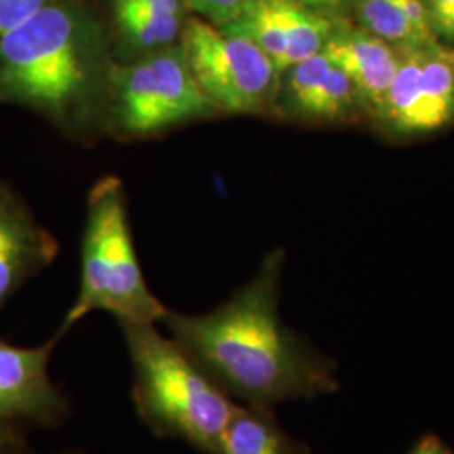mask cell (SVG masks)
I'll return each mask as SVG.
<instances>
[{
    "instance_id": "cell-1",
    "label": "cell",
    "mask_w": 454,
    "mask_h": 454,
    "mask_svg": "<svg viewBox=\"0 0 454 454\" xmlns=\"http://www.w3.org/2000/svg\"><path fill=\"white\" fill-rule=\"evenodd\" d=\"M283 262V251H273L256 276L217 309L202 315L168 309L160 322L231 399L258 411L339 387L332 362L279 318Z\"/></svg>"
},
{
    "instance_id": "cell-2",
    "label": "cell",
    "mask_w": 454,
    "mask_h": 454,
    "mask_svg": "<svg viewBox=\"0 0 454 454\" xmlns=\"http://www.w3.org/2000/svg\"><path fill=\"white\" fill-rule=\"evenodd\" d=\"M114 65L101 19L82 0H54L0 37V105L26 108L91 144L105 135Z\"/></svg>"
},
{
    "instance_id": "cell-3",
    "label": "cell",
    "mask_w": 454,
    "mask_h": 454,
    "mask_svg": "<svg viewBox=\"0 0 454 454\" xmlns=\"http://www.w3.org/2000/svg\"><path fill=\"white\" fill-rule=\"evenodd\" d=\"M133 367L131 399L140 421L162 439L221 454L238 404L157 324L118 322Z\"/></svg>"
},
{
    "instance_id": "cell-4",
    "label": "cell",
    "mask_w": 454,
    "mask_h": 454,
    "mask_svg": "<svg viewBox=\"0 0 454 454\" xmlns=\"http://www.w3.org/2000/svg\"><path fill=\"white\" fill-rule=\"evenodd\" d=\"M93 311L142 324H160L168 311L146 283L131 234L129 194L116 176L101 177L88 192L80 290L56 335L63 339Z\"/></svg>"
},
{
    "instance_id": "cell-5",
    "label": "cell",
    "mask_w": 454,
    "mask_h": 454,
    "mask_svg": "<svg viewBox=\"0 0 454 454\" xmlns=\"http://www.w3.org/2000/svg\"><path fill=\"white\" fill-rule=\"evenodd\" d=\"M221 116L195 82L180 44L133 61H116L105 135L142 142Z\"/></svg>"
},
{
    "instance_id": "cell-6",
    "label": "cell",
    "mask_w": 454,
    "mask_h": 454,
    "mask_svg": "<svg viewBox=\"0 0 454 454\" xmlns=\"http://www.w3.org/2000/svg\"><path fill=\"white\" fill-rule=\"evenodd\" d=\"M179 44L199 88L223 116L275 114L279 73L251 41L189 17Z\"/></svg>"
},
{
    "instance_id": "cell-7",
    "label": "cell",
    "mask_w": 454,
    "mask_h": 454,
    "mask_svg": "<svg viewBox=\"0 0 454 454\" xmlns=\"http://www.w3.org/2000/svg\"><path fill=\"white\" fill-rule=\"evenodd\" d=\"M59 340L54 333L39 347H17L0 337V441L26 438L31 429H59L71 418V401L49 375Z\"/></svg>"
},
{
    "instance_id": "cell-8",
    "label": "cell",
    "mask_w": 454,
    "mask_h": 454,
    "mask_svg": "<svg viewBox=\"0 0 454 454\" xmlns=\"http://www.w3.org/2000/svg\"><path fill=\"white\" fill-rule=\"evenodd\" d=\"M335 24L298 0H244L239 14L221 29L251 41L281 74L324 52Z\"/></svg>"
},
{
    "instance_id": "cell-9",
    "label": "cell",
    "mask_w": 454,
    "mask_h": 454,
    "mask_svg": "<svg viewBox=\"0 0 454 454\" xmlns=\"http://www.w3.org/2000/svg\"><path fill=\"white\" fill-rule=\"evenodd\" d=\"M357 91L324 52L279 74L275 114L309 125L347 121L357 110Z\"/></svg>"
},
{
    "instance_id": "cell-10",
    "label": "cell",
    "mask_w": 454,
    "mask_h": 454,
    "mask_svg": "<svg viewBox=\"0 0 454 454\" xmlns=\"http://www.w3.org/2000/svg\"><path fill=\"white\" fill-rule=\"evenodd\" d=\"M59 254V243L41 226L16 191L0 182V309Z\"/></svg>"
},
{
    "instance_id": "cell-11",
    "label": "cell",
    "mask_w": 454,
    "mask_h": 454,
    "mask_svg": "<svg viewBox=\"0 0 454 454\" xmlns=\"http://www.w3.org/2000/svg\"><path fill=\"white\" fill-rule=\"evenodd\" d=\"M324 54L348 76L357 91L358 103L380 118L401 52L362 27L337 22Z\"/></svg>"
},
{
    "instance_id": "cell-12",
    "label": "cell",
    "mask_w": 454,
    "mask_h": 454,
    "mask_svg": "<svg viewBox=\"0 0 454 454\" xmlns=\"http://www.w3.org/2000/svg\"><path fill=\"white\" fill-rule=\"evenodd\" d=\"M352 4L362 29L397 51H414L436 43L424 0H352Z\"/></svg>"
},
{
    "instance_id": "cell-13",
    "label": "cell",
    "mask_w": 454,
    "mask_h": 454,
    "mask_svg": "<svg viewBox=\"0 0 454 454\" xmlns=\"http://www.w3.org/2000/svg\"><path fill=\"white\" fill-rule=\"evenodd\" d=\"M401 61L390 82L380 120L399 133H426L444 127L421 82L419 49L399 51Z\"/></svg>"
},
{
    "instance_id": "cell-14",
    "label": "cell",
    "mask_w": 454,
    "mask_h": 454,
    "mask_svg": "<svg viewBox=\"0 0 454 454\" xmlns=\"http://www.w3.org/2000/svg\"><path fill=\"white\" fill-rule=\"evenodd\" d=\"M221 454H309L275 421L271 411L238 404L223 439Z\"/></svg>"
},
{
    "instance_id": "cell-15",
    "label": "cell",
    "mask_w": 454,
    "mask_h": 454,
    "mask_svg": "<svg viewBox=\"0 0 454 454\" xmlns=\"http://www.w3.org/2000/svg\"><path fill=\"white\" fill-rule=\"evenodd\" d=\"M419 66L426 97L448 125L454 118V74L438 43L419 49Z\"/></svg>"
},
{
    "instance_id": "cell-16",
    "label": "cell",
    "mask_w": 454,
    "mask_h": 454,
    "mask_svg": "<svg viewBox=\"0 0 454 454\" xmlns=\"http://www.w3.org/2000/svg\"><path fill=\"white\" fill-rule=\"evenodd\" d=\"M184 4L189 12L223 27L239 14L244 0H184Z\"/></svg>"
},
{
    "instance_id": "cell-17",
    "label": "cell",
    "mask_w": 454,
    "mask_h": 454,
    "mask_svg": "<svg viewBox=\"0 0 454 454\" xmlns=\"http://www.w3.org/2000/svg\"><path fill=\"white\" fill-rule=\"evenodd\" d=\"M51 2L54 0H0V37L16 29Z\"/></svg>"
},
{
    "instance_id": "cell-18",
    "label": "cell",
    "mask_w": 454,
    "mask_h": 454,
    "mask_svg": "<svg viewBox=\"0 0 454 454\" xmlns=\"http://www.w3.org/2000/svg\"><path fill=\"white\" fill-rule=\"evenodd\" d=\"M434 37L454 39V0H424Z\"/></svg>"
},
{
    "instance_id": "cell-19",
    "label": "cell",
    "mask_w": 454,
    "mask_h": 454,
    "mask_svg": "<svg viewBox=\"0 0 454 454\" xmlns=\"http://www.w3.org/2000/svg\"><path fill=\"white\" fill-rule=\"evenodd\" d=\"M112 2L127 4V5L140 7V9L159 11V12H168V14L189 16V9L185 7L184 0H112Z\"/></svg>"
},
{
    "instance_id": "cell-20",
    "label": "cell",
    "mask_w": 454,
    "mask_h": 454,
    "mask_svg": "<svg viewBox=\"0 0 454 454\" xmlns=\"http://www.w3.org/2000/svg\"><path fill=\"white\" fill-rule=\"evenodd\" d=\"M298 2H301L303 5H307L309 9H313V11H317V12H320V14H324V16L332 17L335 14H339L341 9L348 4V2H352V0H298Z\"/></svg>"
},
{
    "instance_id": "cell-21",
    "label": "cell",
    "mask_w": 454,
    "mask_h": 454,
    "mask_svg": "<svg viewBox=\"0 0 454 454\" xmlns=\"http://www.w3.org/2000/svg\"><path fill=\"white\" fill-rule=\"evenodd\" d=\"M0 454H35L29 450L26 438L2 439L0 441ZM56 454H82L80 451H63Z\"/></svg>"
},
{
    "instance_id": "cell-22",
    "label": "cell",
    "mask_w": 454,
    "mask_h": 454,
    "mask_svg": "<svg viewBox=\"0 0 454 454\" xmlns=\"http://www.w3.org/2000/svg\"><path fill=\"white\" fill-rule=\"evenodd\" d=\"M411 454H453L446 446L442 441H439L436 436H426L422 438L418 446L412 450Z\"/></svg>"
},
{
    "instance_id": "cell-23",
    "label": "cell",
    "mask_w": 454,
    "mask_h": 454,
    "mask_svg": "<svg viewBox=\"0 0 454 454\" xmlns=\"http://www.w3.org/2000/svg\"><path fill=\"white\" fill-rule=\"evenodd\" d=\"M442 52H444V58H446L448 65L451 66V71H453L454 74V51H446V49H442Z\"/></svg>"
}]
</instances>
